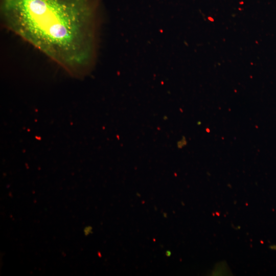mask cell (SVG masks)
<instances>
[{
    "label": "cell",
    "instance_id": "6da1fadb",
    "mask_svg": "<svg viewBox=\"0 0 276 276\" xmlns=\"http://www.w3.org/2000/svg\"><path fill=\"white\" fill-rule=\"evenodd\" d=\"M4 27L71 76L88 74L96 53L95 0H1Z\"/></svg>",
    "mask_w": 276,
    "mask_h": 276
}]
</instances>
